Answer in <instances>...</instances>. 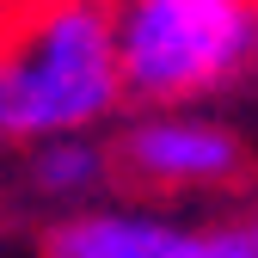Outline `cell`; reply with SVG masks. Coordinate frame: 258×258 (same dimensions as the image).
I'll list each match as a JSON object with an SVG mask.
<instances>
[{
	"label": "cell",
	"instance_id": "6da1fadb",
	"mask_svg": "<svg viewBox=\"0 0 258 258\" xmlns=\"http://www.w3.org/2000/svg\"><path fill=\"white\" fill-rule=\"evenodd\" d=\"M123 99L111 7L49 0L0 43V142L86 136Z\"/></svg>",
	"mask_w": 258,
	"mask_h": 258
},
{
	"label": "cell",
	"instance_id": "8992f818",
	"mask_svg": "<svg viewBox=\"0 0 258 258\" xmlns=\"http://www.w3.org/2000/svg\"><path fill=\"white\" fill-rule=\"evenodd\" d=\"M178 258H252V246H246V228H184Z\"/></svg>",
	"mask_w": 258,
	"mask_h": 258
},
{
	"label": "cell",
	"instance_id": "5b68a950",
	"mask_svg": "<svg viewBox=\"0 0 258 258\" xmlns=\"http://www.w3.org/2000/svg\"><path fill=\"white\" fill-rule=\"evenodd\" d=\"M111 172V160L99 142L86 136H61V142H43L37 160H31V178H37L49 197H86V190H99Z\"/></svg>",
	"mask_w": 258,
	"mask_h": 258
},
{
	"label": "cell",
	"instance_id": "3957f363",
	"mask_svg": "<svg viewBox=\"0 0 258 258\" xmlns=\"http://www.w3.org/2000/svg\"><path fill=\"white\" fill-rule=\"evenodd\" d=\"M123 166L148 184H215L240 166V142L197 117H142L123 136Z\"/></svg>",
	"mask_w": 258,
	"mask_h": 258
},
{
	"label": "cell",
	"instance_id": "277c9868",
	"mask_svg": "<svg viewBox=\"0 0 258 258\" xmlns=\"http://www.w3.org/2000/svg\"><path fill=\"white\" fill-rule=\"evenodd\" d=\"M178 234L160 215L129 209H86L43 234V258H178Z\"/></svg>",
	"mask_w": 258,
	"mask_h": 258
},
{
	"label": "cell",
	"instance_id": "7a4b0ae2",
	"mask_svg": "<svg viewBox=\"0 0 258 258\" xmlns=\"http://www.w3.org/2000/svg\"><path fill=\"white\" fill-rule=\"evenodd\" d=\"M111 43L129 99H197L258 68V0H123Z\"/></svg>",
	"mask_w": 258,
	"mask_h": 258
},
{
	"label": "cell",
	"instance_id": "52a82bcc",
	"mask_svg": "<svg viewBox=\"0 0 258 258\" xmlns=\"http://www.w3.org/2000/svg\"><path fill=\"white\" fill-rule=\"evenodd\" d=\"M246 246H252V258H258V215H252V228H246Z\"/></svg>",
	"mask_w": 258,
	"mask_h": 258
}]
</instances>
